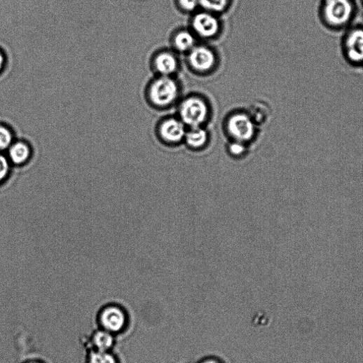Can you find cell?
<instances>
[{
  "mask_svg": "<svg viewBox=\"0 0 363 363\" xmlns=\"http://www.w3.org/2000/svg\"><path fill=\"white\" fill-rule=\"evenodd\" d=\"M355 17L351 0H324L320 12L322 25L334 32L345 31L352 26Z\"/></svg>",
  "mask_w": 363,
  "mask_h": 363,
  "instance_id": "obj_1",
  "label": "cell"
},
{
  "mask_svg": "<svg viewBox=\"0 0 363 363\" xmlns=\"http://www.w3.org/2000/svg\"><path fill=\"white\" fill-rule=\"evenodd\" d=\"M342 54L350 65L363 67V26H351L341 40Z\"/></svg>",
  "mask_w": 363,
  "mask_h": 363,
  "instance_id": "obj_2",
  "label": "cell"
},
{
  "mask_svg": "<svg viewBox=\"0 0 363 363\" xmlns=\"http://www.w3.org/2000/svg\"><path fill=\"white\" fill-rule=\"evenodd\" d=\"M179 113L184 123L194 128L200 127L205 122L208 109L204 101L192 97L181 104Z\"/></svg>",
  "mask_w": 363,
  "mask_h": 363,
  "instance_id": "obj_3",
  "label": "cell"
},
{
  "mask_svg": "<svg viewBox=\"0 0 363 363\" xmlns=\"http://www.w3.org/2000/svg\"><path fill=\"white\" fill-rule=\"evenodd\" d=\"M149 98L158 106H166L172 103L178 93L176 83L168 76L156 80L149 88Z\"/></svg>",
  "mask_w": 363,
  "mask_h": 363,
  "instance_id": "obj_4",
  "label": "cell"
},
{
  "mask_svg": "<svg viewBox=\"0 0 363 363\" xmlns=\"http://www.w3.org/2000/svg\"><path fill=\"white\" fill-rule=\"evenodd\" d=\"M228 130L231 137L242 143L250 141L255 134L253 120L246 114H238L228 121Z\"/></svg>",
  "mask_w": 363,
  "mask_h": 363,
  "instance_id": "obj_5",
  "label": "cell"
},
{
  "mask_svg": "<svg viewBox=\"0 0 363 363\" xmlns=\"http://www.w3.org/2000/svg\"><path fill=\"white\" fill-rule=\"evenodd\" d=\"M127 317L125 313L116 308L109 307L101 313L100 322L104 330L116 333L125 327Z\"/></svg>",
  "mask_w": 363,
  "mask_h": 363,
  "instance_id": "obj_6",
  "label": "cell"
},
{
  "mask_svg": "<svg viewBox=\"0 0 363 363\" xmlns=\"http://www.w3.org/2000/svg\"><path fill=\"white\" fill-rule=\"evenodd\" d=\"M189 60L191 66L196 70L205 72L214 67L215 56L213 52L208 48L198 46L192 49Z\"/></svg>",
  "mask_w": 363,
  "mask_h": 363,
  "instance_id": "obj_7",
  "label": "cell"
},
{
  "mask_svg": "<svg viewBox=\"0 0 363 363\" xmlns=\"http://www.w3.org/2000/svg\"><path fill=\"white\" fill-rule=\"evenodd\" d=\"M193 27L201 36L210 38L217 34L219 25L217 20L212 15L200 13L194 18Z\"/></svg>",
  "mask_w": 363,
  "mask_h": 363,
  "instance_id": "obj_8",
  "label": "cell"
},
{
  "mask_svg": "<svg viewBox=\"0 0 363 363\" xmlns=\"http://www.w3.org/2000/svg\"><path fill=\"white\" fill-rule=\"evenodd\" d=\"M160 133L162 138L170 143L179 142L186 135L184 123L176 119H169L161 125Z\"/></svg>",
  "mask_w": 363,
  "mask_h": 363,
  "instance_id": "obj_9",
  "label": "cell"
},
{
  "mask_svg": "<svg viewBox=\"0 0 363 363\" xmlns=\"http://www.w3.org/2000/svg\"><path fill=\"white\" fill-rule=\"evenodd\" d=\"M8 151L11 160L18 165H22L28 162L32 152L31 146L22 140L15 141Z\"/></svg>",
  "mask_w": 363,
  "mask_h": 363,
  "instance_id": "obj_10",
  "label": "cell"
},
{
  "mask_svg": "<svg viewBox=\"0 0 363 363\" xmlns=\"http://www.w3.org/2000/svg\"><path fill=\"white\" fill-rule=\"evenodd\" d=\"M155 66L158 73L163 76H168L176 71L177 64L176 58L172 54L163 53L156 57Z\"/></svg>",
  "mask_w": 363,
  "mask_h": 363,
  "instance_id": "obj_11",
  "label": "cell"
},
{
  "mask_svg": "<svg viewBox=\"0 0 363 363\" xmlns=\"http://www.w3.org/2000/svg\"><path fill=\"white\" fill-rule=\"evenodd\" d=\"M93 343L97 351L107 352L114 344V337L111 333L101 330L94 334Z\"/></svg>",
  "mask_w": 363,
  "mask_h": 363,
  "instance_id": "obj_12",
  "label": "cell"
},
{
  "mask_svg": "<svg viewBox=\"0 0 363 363\" xmlns=\"http://www.w3.org/2000/svg\"><path fill=\"white\" fill-rule=\"evenodd\" d=\"M186 139L191 147L200 148L207 142V133L200 127L194 128L186 133Z\"/></svg>",
  "mask_w": 363,
  "mask_h": 363,
  "instance_id": "obj_13",
  "label": "cell"
},
{
  "mask_svg": "<svg viewBox=\"0 0 363 363\" xmlns=\"http://www.w3.org/2000/svg\"><path fill=\"white\" fill-rule=\"evenodd\" d=\"M174 45L179 50L187 51L193 49L195 45V39L191 33L182 32L176 36Z\"/></svg>",
  "mask_w": 363,
  "mask_h": 363,
  "instance_id": "obj_14",
  "label": "cell"
},
{
  "mask_svg": "<svg viewBox=\"0 0 363 363\" xmlns=\"http://www.w3.org/2000/svg\"><path fill=\"white\" fill-rule=\"evenodd\" d=\"M14 133L11 128L0 124V151L7 150L15 142Z\"/></svg>",
  "mask_w": 363,
  "mask_h": 363,
  "instance_id": "obj_15",
  "label": "cell"
},
{
  "mask_svg": "<svg viewBox=\"0 0 363 363\" xmlns=\"http://www.w3.org/2000/svg\"><path fill=\"white\" fill-rule=\"evenodd\" d=\"M89 363H117L115 357L111 353L102 351L92 352L89 356Z\"/></svg>",
  "mask_w": 363,
  "mask_h": 363,
  "instance_id": "obj_16",
  "label": "cell"
},
{
  "mask_svg": "<svg viewBox=\"0 0 363 363\" xmlns=\"http://www.w3.org/2000/svg\"><path fill=\"white\" fill-rule=\"evenodd\" d=\"M228 0H199V4L206 10L221 12L225 9Z\"/></svg>",
  "mask_w": 363,
  "mask_h": 363,
  "instance_id": "obj_17",
  "label": "cell"
},
{
  "mask_svg": "<svg viewBox=\"0 0 363 363\" xmlns=\"http://www.w3.org/2000/svg\"><path fill=\"white\" fill-rule=\"evenodd\" d=\"M10 171V164L8 158L0 153V182L5 179Z\"/></svg>",
  "mask_w": 363,
  "mask_h": 363,
  "instance_id": "obj_18",
  "label": "cell"
},
{
  "mask_svg": "<svg viewBox=\"0 0 363 363\" xmlns=\"http://www.w3.org/2000/svg\"><path fill=\"white\" fill-rule=\"evenodd\" d=\"M182 8L187 11H193L199 4V0H179Z\"/></svg>",
  "mask_w": 363,
  "mask_h": 363,
  "instance_id": "obj_19",
  "label": "cell"
},
{
  "mask_svg": "<svg viewBox=\"0 0 363 363\" xmlns=\"http://www.w3.org/2000/svg\"><path fill=\"white\" fill-rule=\"evenodd\" d=\"M246 149L244 145V143L235 141L230 146V151L232 154L235 156H240L243 154L245 151Z\"/></svg>",
  "mask_w": 363,
  "mask_h": 363,
  "instance_id": "obj_20",
  "label": "cell"
},
{
  "mask_svg": "<svg viewBox=\"0 0 363 363\" xmlns=\"http://www.w3.org/2000/svg\"><path fill=\"white\" fill-rule=\"evenodd\" d=\"M8 64V57L4 50L0 48V74L5 71Z\"/></svg>",
  "mask_w": 363,
  "mask_h": 363,
  "instance_id": "obj_21",
  "label": "cell"
},
{
  "mask_svg": "<svg viewBox=\"0 0 363 363\" xmlns=\"http://www.w3.org/2000/svg\"><path fill=\"white\" fill-rule=\"evenodd\" d=\"M203 363H219V362L216 360H214V359H208V360L204 361Z\"/></svg>",
  "mask_w": 363,
  "mask_h": 363,
  "instance_id": "obj_22",
  "label": "cell"
},
{
  "mask_svg": "<svg viewBox=\"0 0 363 363\" xmlns=\"http://www.w3.org/2000/svg\"><path fill=\"white\" fill-rule=\"evenodd\" d=\"M29 363H39V362H29Z\"/></svg>",
  "mask_w": 363,
  "mask_h": 363,
  "instance_id": "obj_23",
  "label": "cell"
}]
</instances>
